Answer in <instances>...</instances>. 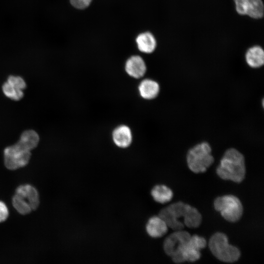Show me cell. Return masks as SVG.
<instances>
[{"instance_id":"5b68a950","label":"cell","mask_w":264,"mask_h":264,"mask_svg":"<svg viewBox=\"0 0 264 264\" xmlns=\"http://www.w3.org/2000/svg\"><path fill=\"white\" fill-rule=\"evenodd\" d=\"M212 149L206 142L198 143L187 152L186 161L189 169L193 173H204L213 163Z\"/></svg>"},{"instance_id":"9c48e42d","label":"cell","mask_w":264,"mask_h":264,"mask_svg":"<svg viewBox=\"0 0 264 264\" xmlns=\"http://www.w3.org/2000/svg\"><path fill=\"white\" fill-rule=\"evenodd\" d=\"M190 234L183 230L174 231L165 239L163 249L171 258L178 251L181 246L188 242L191 238Z\"/></svg>"},{"instance_id":"ffe728a7","label":"cell","mask_w":264,"mask_h":264,"mask_svg":"<svg viewBox=\"0 0 264 264\" xmlns=\"http://www.w3.org/2000/svg\"><path fill=\"white\" fill-rule=\"evenodd\" d=\"M92 0H69L70 3L74 8L78 9H84L87 8Z\"/></svg>"},{"instance_id":"7402d4cb","label":"cell","mask_w":264,"mask_h":264,"mask_svg":"<svg viewBox=\"0 0 264 264\" xmlns=\"http://www.w3.org/2000/svg\"><path fill=\"white\" fill-rule=\"evenodd\" d=\"M0 222H1V220H0Z\"/></svg>"},{"instance_id":"5bb4252c","label":"cell","mask_w":264,"mask_h":264,"mask_svg":"<svg viewBox=\"0 0 264 264\" xmlns=\"http://www.w3.org/2000/svg\"><path fill=\"white\" fill-rule=\"evenodd\" d=\"M112 138L114 143L118 147H128L131 144L132 140L131 131L127 126H120L113 131Z\"/></svg>"},{"instance_id":"30bf717a","label":"cell","mask_w":264,"mask_h":264,"mask_svg":"<svg viewBox=\"0 0 264 264\" xmlns=\"http://www.w3.org/2000/svg\"><path fill=\"white\" fill-rule=\"evenodd\" d=\"M25 88L26 83L22 78L11 75L3 84L2 89L6 97L13 100L18 101L23 97V90Z\"/></svg>"},{"instance_id":"4fadbf2b","label":"cell","mask_w":264,"mask_h":264,"mask_svg":"<svg viewBox=\"0 0 264 264\" xmlns=\"http://www.w3.org/2000/svg\"><path fill=\"white\" fill-rule=\"evenodd\" d=\"M16 194L26 199L32 210H35L39 204V198L37 190L30 185H21L18 187Z\"/></svg>"},{"instance_id":"ba28073f","label":"cell","mask_w":264,"mask_h":264,"mask_svg":"<svg viewBox=\"0 0 264 264\" xmlns=\"http://www.w3.org/2000/svg\"><path fill=\"white\" fill-rule=\"evenodd\" d=\"M236 10L241 15H247L254 19L263 17L264 5L262 0H234Z\"/></svg>"},{"instance_id":"7c38bea8","label":"cell","mask_w":264,"mask_h":264,"mask_svg":"<svg viewBox=\"0 0 264 264\" xmlns=\"http://www.w3.org/2000/svg\"><path fill=\"white\" fill-rule=\"evenodd\" d=\"M125 70L131 77H142L146 71V66L143 59L139 56H132L128 59L125 64Z\"/></svg>"},{"instance_id":"9a60e30c","label":"cell","mask_w":264,"mask_h":264,"mask_svg":"<svg viewBox=\"0 0 264 264\" xmlns=\"http://www.w3.org/2000/svg\"><path fill=\"white\" fill-rule=\"evenodd\" d=\"M247 65L252 68H259L264 64V51L260 46L255 45L249 48L245 54Z\"/></svg>"},{"instance_id":"277c9868","label":"cell","mask_w":264,"mask_h":264,"mask_svg":"<svg viewBox=\"0 0 264 264\" xmlns=\"http://www.w3.org/2000/svg\"><path fill=\"white\" fill-rule=\"evenodd\" d=\"M208 246L212 254L222 262L233 263L241 257L239 249L230 244L227 236L222 232H216L210 237Z\"/></svg>"},{"instance_id":"44dd1931","label":"cell","mask_w":264,"mask_h":264,"mask_svg":"<svg viewBox=\"0 0 264 264\" xmlns=\"http://www.w3.org/2000/svg\"><path fill=\"white\" fill-rule=\"evenodd\" d=\"M8 211L6 205L2 202L0 201V220L1 221H3L8 217Z\"/></svg>"},{"instance_id":"e0dca14e","label":"cell","mask_w":264,"mask_h":264,"mask_svg":"<svg viewBox=\"0 0 264 264\" xmlns=\"http://www.w3.org/2000/svg\"><path fill=\"white\" fill-rule=\"evenodd\" d=\"M140 95L145 99L151 100L155 98L159 92V84L151 79L143 80L138 87Z\"/></svg>"},{"instance_id":"6da1fadb","label":"cell","mask_w":264,"mask_h":264,"mask_svg":"<svg viewBox=\"0 0 264 264\" xmlns=\"http://www.w3.org/2000/svg\"><path fill=\"white\" fill-rule=\"evenodd\" d=\"M158 216L168 228L174 231L183 230L185 226L196 228L202 221V216L198 210L182 201L172 203L162 208Z\"/></svg>"},{"instance_id":"52a82bcc","label":"cell","mask_w":264,"mask_h":264,"mask_svg":"<svg viewBox=\"0 0 264 264\" xmlns=\"http://www.w3.org/2000/svg\"><path fill=\"white\" fill-rule=\"evenodd\" d=\"M206 244L204 237L198 235L191 236L189 240L182 244L171 258L172 260L176 264L196 262L200 258V251L206 247Z\"/></svg>"},{"instance_id":"8fae6325","label":"cell","mask_w":264,"mask_h":264,"mask_svg":"<svg viewBox=\"0 0 264 264\" xmlns=\"http://www.w3.org/2000/svg\"><path fill=\"white\" fill-rule=\"evenodd\" d=\"M148 234L154 238H160L165 235L168 230L165 222L158 215L151 217L146 224Z\"/></svg>"},{"instance_id":"7a4b0ae2","label":"cell","mask_w":264,"mask_h":264,"mask_svg":"<svg viewBox=\"0 0 264 264\" xmlns=\"http://www.w3.org/2000/svg\"><path fill=\"white\" fill-rule=\"evenodd\" d=\"M39 142V136L33 130H26L21 135L15 144L4 150V164L10 170H15L25 166L29 162L30 151L35 148Z\"/></svg>"},{"instance_id":"2e32d148","label":"cell","mask_w":264,"mask_h":264,"mask_svg":"<svg viewBox=\"0 0 264 264\" xmlns=\"http://www.w3.org/2000/svg\"><path fill=\"white\" fill-rule=\"evenodd\" d=\"M136 43L138 49L145 53H152L156 46L154 36L149 32L139 34L136 38Z\"/></svg>"},{"instance_id":"8992f818","label":"cell","mask_w":264,"mask_h":264,"mask_svg":"<svg viewBox=\"0 0 264 264\" xmlns=\"http://www.w3.org/2000/svg\"><path fill=\"white\" fill-rule=\"evenodd\" d=\"M213 204L215 209L229 222L239 221L243 214L242 204L239 198L234 195L218 197L214 199Z\"/></svg>"},{"instance_id":"3957f363","label":"cell","mask_w":264,"mask_h":264,"mask_svg":"<svg viewBox=\"0 0 264 264\" xmlns=\"http://www.w3.org/2000/svg\"><path fill=\"white\" fill-rule=\"evenodd\" d=\"M216 173L222 179L241 183L246 174L244 156L235 148L228 149L220 159Z\"/></svg>"},{"instance_id":"ac0fdd59","label":"cell","mask_w":264,"mask_h":264,"mask_svg":"<svg viewBox=\"0 0 264 264\" xmlns=\"http://www.w3.org/2000/svg\"><path fill=\"white\" fill-rule=\"evenodd\" d=\"M154 199L162 204L170 201L173 197L172 190L164 185H157L154 186L151 192Z\"/></svg>"},{"instance_id":"d6986e66","label":"cell","mask_w":264,"mask_h":264,"mask_svg":"<svg viewBox=\"0 0 264 264\" xmlns=\"http://www.w3.org/2000/svg\"><path fill=\"white\" fill-rule=\"evenodd\" d=\"M12 203L15 208L21 214H28L32 210L28 202L16 194L13 198Z\"/></svg>"}]
</instances>
